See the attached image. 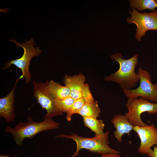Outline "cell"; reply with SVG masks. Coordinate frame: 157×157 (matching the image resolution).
Segmentation results:
<instances>
[{"mask_svg": "<svg viewBox=\"0 0 157 157\" xmlns=\"http://www.w3.org/2000/svg\"><path fill=\"white\" fill-rule=\"evenodd\" d=\"M110 58L119 63V69L105 77L104 80L117 83L123 90L135 87L140 81L138 74L135 71L136 66L138 64V55L125 59L121 53H117L111 55Z\"/></svg>", "mask_w": 157, "mask_h": 157, "instance_id": "obj_1", "label": "cell"}, {"mask_svg": "<svg viewBox=\"0 0 157 157\" xmlns=\"http://www.w3.org/2000/svg\"><path fill=\"white\" fill-rule=\"evenodd\" d=\"M59 125V123L51 119L37 122L34 121L31 116H28L26 122H20L14 128L6 127L5 131L10 133L15 142L20 146L26 138L30 139L42 131L58 128Z\"/></svg>", "mask_w": 157, "mask_h": 157, "instance_id": "obj_2", "label": "cell"}, {"mask_svg": "<svg viewBox=\"0 0 157 157\" xmlns=\"http://www.w3.org/2000/svg\"><path fill=\"white\" fill-rule=\"evenodd\" d=\"M109 131L99 135H95L92 138L81 137L72 133L71 135L61 134L56 138L62 137L70 138L74 140L76 144V152L71 157H75L79 154L82 149H88L90 151L97 153L102 155L111 154H119L121 152L112 149L109 147L108 136Z\"/></svg>", "mask_w": 157, "mask_h": 157, "instance_id": "obj_3", "label": "cell"}, {"mask_svg": "<svg viewBox=\"0 0 157 157\" xmlns=\"http://www.w3.org/2000/svg\"><path fill=\"white\" fill-rule=\"evenodd\" d=\"M10 41L16 44L17 48H22L24 50V53L19 58L8 61L4 64V67L2 69L10 68L12 65H15L20 69L22 72V74L20 76L21 79L25 78L26 83L28 84L31 81V75L29 70L30 61L33 57L38 56L42 51L39 49V47H33L36 44L33 38H31L28 41L25 40V42L22 44L17 42L15 39L11 38Z\"/></svg>", "mask_w": 157, "mask_h": 157, "instance_id": "obj_4", "label": "cell"}, {"mask_svg": "<svg viewBox=\"0 0 157 157\" xmlns=\"http://www.w3.org/2000/svg\"><path fill=\"white\" fill-rule=\"evenodd\" d=\"M128 110L125 115L133 126H142L147 125L142 120L140 116L143 113L149 114L157 113V103H153L142 97L128 98L125 105Z\"/></svg>", "mask_w": 157, "mask_h": 157, "instance_id": "obj_5", "label": "cell"}, {"mask_svg": "<svg viewBox=\"0 0 157 157\" xmlns=\"http://www.w3.org/2000/svg\"><path fill=\"white\" fill-rule=\"evenodd\" d=\"M137 73L140 79L139 85L134 89L123 90L125 96L131 99L142 97L151 102L157 103V82L152 83L151 75L147 70L139 68Z\"/></svg>", "mask_w": 157, "mask_h": 157, "instance_id": "obj_6", "label": "cell"}, {"mask_svg": "<svg viewBox=\"0 0 157 157\" xmlns=\"http://www.w3.org/2000/svg\"><path fill=\"white\" fill-rule=\"evenodd\" d=\"M48 82L46 80L45 83L40 82L38 83L34 79L33 81V97L37 100L42 108L47 111V113L43 117L44 120L51 119L53 117L63 114L56 107L54 101L55 99L49 92Z\"/></svg>", "mask_w": 157, "mask_h": 157, "instance_id": "obj_7", "label": "cell"}, {"mask_svg": "<svg viewBox=\"0 0 157 157\" xmlns=\"http://www.w3.org/2000/svg\"><path fill=\"white\" fill-rule=\"evenodd\" d=\"M129 11L131 17L127 18V22L134 23L137 26L135 38L140 41L142 37H144L146 32L149 30H157V10L152 13H142L135 9Z\"/></svg>", "mask_w": 157, "mask_h": 157, "instance_id": "obj_8", "label": "cell"}, {"mask_svg": "<svg viewBox=\"0 0 157 157\" xmlns=\"http://www.w3.org/2000/svg\"><path fill=\"white\" fill-rule=\"evenodd\" d=\"M133 130L137 133L140 140L138 149L140 153L146 154L151 147L157 145V128L154 124L134 126Z\"/></svg>", "mask_w": 157, "mask_h": 157, "instance_id": "obj_9", "label": "cell"}, {"mask_svg": "<svg viewBox=\"0 0 157 157\" xmlns=\"http://www.w3.org/2000/svg\"><path fill=\"white\" fill-rule=\"evenodd\" d=\"M20 77L17 78L14 87L6 96L0 99V116L3 117L8 123L13 121L15 117V91Z\"/></svg>", "mask_w": 157, "mask_h": 157, "instance_id": "obj_10", "label": "cell"}, {"mask_svg": "<svg viewBox=\"0 0 157 157\" xmlns=\"http://www.w3.org/2000/svg\"><path fill=\"white\" fill-rule=\"evenodd\" d=\"M86 80L81 73L70 76L65 74L63 81L69 90L70 96L76 100L82 98V90Z\"/></svg>", "mask_w": 157, "mask_h": 157, "instance_id": "obj_11", "label": "cell"}, {"mask_svg": "<svg viewBox=\"0 0 157 157\" xmlns=\"http://www.w3.org/2000/svg\"><path fill=\"white\" fill-rule=\"evenodd\" d=\"M111 122L116 129L114 134L117 140L122 142V138L125 133L129 136L130 132L133 130V126L132 125L125 115L120 114L113 116Z\"/></svg>", "mask_w": 157, "mask_h": 157, "instance_id": "obj_12", "label": "cell"}, {"mask_svg": "<svg viewBox=\"0 0 157 157\" xmlns=\"http://www.w3.org/2000/svg\"><path fill=\"white\" fill-rule=\"evenodd\" d=\"M48 89L50 94L55 99H62L70 96V91L67 87L53 80L49 81Z\"/></svg>", "mask_w": 157, "mask_h": 157, "instance_id": "obj_13", "label": "cell"}, {"mask_svg": "<svg viewBox=\"0 0 157 157\" xmlns=\"http://www.w3.org/2000/svg\"><path fill=\"white\" fill-rule=\"evenodd\" d=\"M85 125L95 133L99 135L103 134L104 124L103 120L90 117H82Z\"/></svg>", "mask_w": 157, "mask_h": 157, "instance_id": "obj_14", "label": "cell"}, {"mask_svg": "<svg viewBox=\"0 0 157 157\" xmlns=\"http://www.w3.org/2000/svg\"><path fill=\"white\" fill-rule=\"evenodd\" d=\"M101 112L98 102L96 101L92 103H85L78 114L82 117L88 116L97 118L100 116Z\"/></svg>", "mask_w": 157, "mask_h": 157, "instance_id": "obj_15", "label": "cell"}, {"mask_svg": "<svg viewBox=\"0 0 157 157\" xmlns=\"http://www.w3.org/2000/svg\"><path fill=\"white\" fill-rule=\"evenodd\" d=\"M129 2L132 9L137 8L140 11L149 9L155 12V8L157 7V3L154 0H131Z\"/></svg>", "mask_w": 157, "mask_h": 157, "instance_id": "obj_16", "label": "cell"}, {"mask_svg": "<svg viewBox=\"0 0 157 157\" xmlns=\"http://www.w3.org/2000/svg\"><path fill=\"white\" fill-rule=\"evenodd\" d=\"M75 101V99L71 96L62 99L54 100L55 105L58 109L63 113L65 112L66 113Z\"/></svg>", "mask_w": 157, "mask_h": 157, "instance_id": "obj_17", "label": "cell"}, {"mask_svg": "<svg viewBox=\"0 0 157 157\" xmlns=\"http://www.w3.org/2000/svg\"><path fill=\"white\" fill-rule=\"evenodd\" d=\"M85 104L84 100L82 98L75 100V102L67 113V120L70 121L72 115L74 114H78Z\"/></svg>", "mask_w": 157, "mask_h": 157, "instance_id": "obj_18", "label": "cell"}, {"mask_svg": "<svg viewBox=\"0 0 157 157\" xmlns=\"http://www.w3.org/2000/svg\"><path fill=\"white\" fill-rule=\"evenodd\" d=\"M82 98L85 100V103L94 102L95 101L91 92L89 86L87 83H85L82 90Z\"/></svg>", "mask_w": 157, "mask_h": 157, "instance_id": "obj_19", "label": "cell"}, {"mask_svg": "<svg viewBox=\"0 0 157 157\" xmlns=\"http://www.w3.org/2000/svg\"><path fill=\"white\" fill-rule=\"evenodd\" d=\"M146 154L150 157H157V147L154 146L153 150L149 149Z\"/></svg>", "mask_w": 157, "mask_h": 157, "instance_id": "obj_20", "label": "cell"}, {"mask_svg": "<svg viewBox=\"0 0 157 157\" xmlns=\"http://www.w3.org/2000/svg\"><path fill=\"white\" fill-rule=\"evenodd\" d=\"M101 157H121L118 154H111L102 155Z\"/></svg>", "mask_w": 157, "mask_h": 157, "instance_id": "obj_21", "label": "cell"}, {"mask_svg": "<svg viewBox=\"0 0 157 157\" xmlns=\"http://www.w3.org/2000/svg\"><path fill=\"white\" fill-rule=\"evenodd\" d=\"M0 157H10L9 156L1 155ZM14 157H17L16 154L15 155Z\"/></svg>", "mask_w": 157, "mask_h": 157, "instance_id": "obj_22", "label": "cell"}, {"mask_svg": "<svg viewBox=\"0 0 157 157\" xmlns=\"http://www.w3.org/2000/svg\"><path fill=\"white\" fill-rule=\"evenodd\" d=\"M156 2L157 3V0H156Z\"/></svg>", "mask_w": 157, "mask_h": 157, "instance_id": "obj_23", "label": "cell"}]
</instances>
